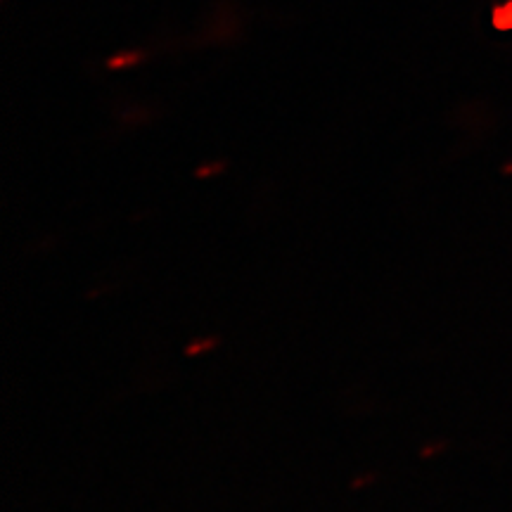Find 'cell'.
<instances>
[{
	"instance_id": "1",
	"label": "cell",
	"mask_w": 512,
	"mask_h": 512,
	"mask_svg": "<svg viewBox=\"0 0 512 512\" xmlns=\"http://www.w3.org/2000/svg\"><path fill=\"white\" fill-rule=\"evenodd\" d=\"M494 24L498 29H512V3L503 5L494 12Z\"/></svg>"
}]
</instances>
